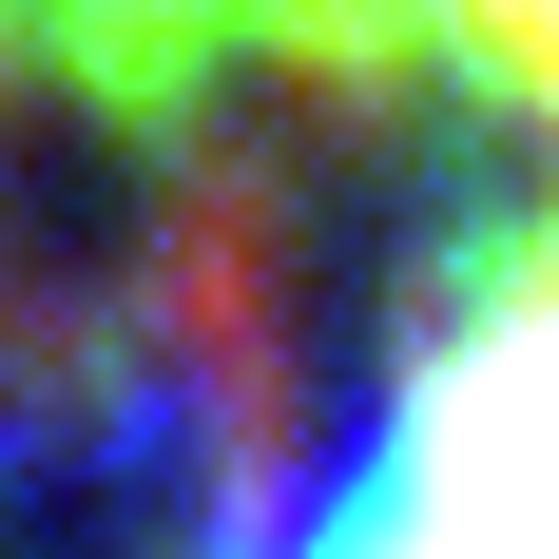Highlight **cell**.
Instances as JSON below:
<instances>
[{"mask_svg": "<svg viewBox=\"0 0 559 559\" xmlns=\"http://www.w3.org/2000/svg\"><path fill=\"white\" fill-rule=\"evenodd\" d=\"M251 559H559V174L444 271L386 405Z\"/></svg>", "mask_w": 559, "mask_h": 559, "instance_id": "6da1fadb", "label": "cell"}, {"mask_svg": "<svg viewBox=\"0 0 559 559\" xmlns=\"http://www.w3.org/2000/svg\"><path fill=\"white\" fill-rule=\"evenodd\" d=\"M0 78L116 135L193 97H463L559 174V0H0Z\"/></svg>", "mask_w": 559, "mask_h": 559, "instance_id": "7a4b0ae2", "label": "cell"}]
</instances>
